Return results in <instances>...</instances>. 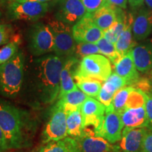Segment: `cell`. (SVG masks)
<instances>
[{"instance_id": "1", "label": "cell", "mask_w": 152, "mask_h": 152, "mask_svg": "<svg viewBox=\"0 0 152 152\" xmlns=\"http://www.w3.org/2000/svg\"><path fill=\"white\" fill-rule=\"evenodd\" d=\"M65 58L56 54H46L32 61L24 81L35 103L48 105L58 99L61 73Z\"/></svg>"}, {"instance_id": "2", "label": "cell", "mask_w": 152, "mask_h": 152, "mask_svg": "<svg viewBox=\"0 0 152 152\" xmlns=\"http://www.w3.org/2000/svg\"><path fill=\"white\" fill-rule=\"evenodd\" d=\"M0 128L9 149H19L31 144L35 125L27 112L0 99Z\"/></svg>"}, {"instance_id": "3", "label": "cell", "mask_w": 152, "mask_h": 152, "mask_svg": "<svg viewBox=\"0 0 152 152\" xmlns=\"http://www.w3.org/2000/svg\"><path fill=\"white\" fill-rule=\"evenodd\" d=\"M25 57L18 51L10 60L0 65V94L13 98L18 94L24 81Z\"/></svg>"}, {"instance_id": "4", "label": "cell", "mask_w": 152, "mask_h": 152, "mask_svg": "<svg viewBox=\"0 0 152 152\" xmlns=\"http://www.w3.org/2000/svg\"><path fill=\"white\" fill-rule=\"evenodd\" d=\"M112 73L111 61L104 55L91 54L83 57L73 74L74 80L89 78L104 82Z\"/></svg>"}, {"instance_id": "5", "label": "cell", "mask_w": 152, "mask_h": 152, "mask_svg": "<svg viewBox=\"0 0 152 152\" xmlns=\"http://www.w3.org/2000/svg\"><path fill=\"white\" fill-rule=\"evenodd\" d=\"M28 47L35 56H42L54 52V37L47 25L36 23L28 30Z\"/></svg>"}, {"instance_id": "6", "label": "cell", "mask_w": 152, "mask_h": 152, "mask_svg": "<svg viewBox=\"0 0 152 152\" xmlns=\"http://www.w3.org/2000/svg\"><path fill=\"white\" fill-rule=\"evenodd\" d=\"M54 37V52L61 57L73 54L76 41L73 35V27L60 20H51L47 24Z\"/></svg>"}, {"instance_id": "7", "label": "cell", "mask_w": 152, "mask_h": 152, "mask_svg": "<svg viewBox=\"0 0 152 152\" xmlns=\"http://www.w3.org/2000/svg\"><path fill=\"white\" fill-rule=\"evenodd\" d=\"M47 2L11 1L7 7V17L10 20L36 21L45 16L49 10Z\"/></svg>"}, {"instance_id": "8", "label": "cell", "mask_w": 152, "mask_h": 152, "mask_svg": "<svg viewBox=\"0 0 152 152\" xmlns=\"http://www.w3.org/2000/svg\"><path fill=\"white\" fill-rule=\"evenodd\" d=\"M67 114L58 103L55 104L42 133L44 144L58 141L68 136L67 131Z\"/></svg>"}, {"instance_id": "9", "label": "cell", "mask_w": 152, "mask_h": 152, "mask_svg": "<svg viewBox=\"0 0 152 152\" xmlns=\"http://www.w3.org/2000/svg\"><path fill=\"white\" fill-rule=\"evenodd\" d=\"M80 110L84 128H91L95 135L99 136L106 114V106L99 101L88 96Z\"/></svg>"}, {"instance_id": "10", "label": "cell", "mask_w": 152, "mask_h": 152, "mask_svg": "<svg viewBox=\"0 0 152 152\" xmlns=\"http://www.w3.org/2000/svg\"><path fill=\"white\" fill-rule=\"evenodd\" d=\"M87 14L80 0H57L55 4V18L70 26H74Z\"/></svg>"}, {"instance_id": "11", "label": "cell", "mask_w": 152, "mask_h": 152, "mask_svg": "<svg viewBox=\"0 0 152 152\" xmlns=\"http://www.w3.org/2000/svg\"><path fill=\"white\" fill-rule=\"evenodd\" d=\"M73 35L76 42L96 43L104 37V31L94 24L92 14L87 13L73 26Z\"/></svg>"}, {"instance_id": "12", "label": "cell", "mask_w": 152, "mask_h": 152, "mask_svg": "<svg viewBox=\"0 0 152 152\" xmlns=\"http://www.w3.org/2000/svg\"><path fill=\"white\" fill-rule=\"evenodd\" d=\"M147 130V128H125L123 130L121 140L114 144L113 152H142Z\"/></svg>"}, {"instance_id": "13", "label": "cell", "mask_w": 152, "mask_h": 152, "mask_svg": "<svg viewBox=\"0 0 152 152\" xmlns=\"http://www.w3.org/2000/svg\"><path fill=\"white\" fill-rule=\"evenodd\" d=\"M80 152H113L114 144L105 139L95 135L92 129H84L83 134L75 138Z\"/></svg>"}, {"instance_id": "14", "label": "cell", "mask_w": 152, "mask_h": 152, "mask_svg": "<svg viewBox=\"0 0 152 152\" xmlns=\"http://www.w3.org/2000/svg\"><path fill=\"white\" fill-rule=\"evenodd\" d=\"M123 127L124 124L121 113L114 111H106L99 137H102L111 144H114L122 138Z\"/></svg>"}, {"instance_id": "15", "label": "cell", "mask_w": 152, "mask_h": 152, "mask_svg": "<svg viewBox=\"0 0 152 152\" xmlns=\"http://www.w3.org/2000/svg\"><path fill=\"white\" fill-rule=\"evenodd\" d=\"M133 15V38L135 41L143 40L152 31V9L142 7Z\"/></svg>"}, {"instance_id": "16", "label": "cell", "mask_w": 152, "mask_h": 152, "mask_svg": "<svg viewBox=\"0 0 152 152\" xmlns=\"http://www.w3.org/2000/svg\"><path fill=\"white\" fill-rule=\"evenodd\" d=\"M79 62L78 59L72 56L66 57L61 73L60 91L58 99L67 93L78 88L74 81L75 80L73 74L78 66Z\"/></svg>"}, {"instance_id": "17", "label": "cell", "mask_w": 152, "mask_h": 152, "mask_svg": "<svg viewBox=\"0 0 152 152\" xmlns=\"http://www.w3.org/2000/svg\"><path fill=\"white\" fill-rule=\"evenodd\" d=\"M137 70L145 73L152 70V40L136 45L130 50Z\"/></svg>"}, {"instance_id": "18", "label": "cell", "mask_w": 152, "mask_h": 152, "mask_svg": "<svg viewBox=\"0 0 152 152\" xmlns=\"http://www.w3.org/2000/svg\"><path fill=\"white\" fill-rule=\"evenodd\" d=\"M114 71L126 81L127 86L133 87L141 77L133 61L130 51L114 64Z\"/></svg>"}, {"instance_id": "19", "label": "cell", "mask_w": 152, "mask_h": 152, "mask_svg": "<svg viewBox=\"0 0 152 152\" xmlns=\"http://www.w3.org/2000/svg\"><path fill=\"white\" fill-rule=\"evenodd\" d=\"M121 118L125 128H147L149 125L145 106L144 107L125 109L121 113Z\"/></svg>"}, {"instance_id": "20", "label": "cell", "mask_w": 152, "mask_h": 152, "mask_svg": "<svg viewBox=\"0 0 152 152\" xmlns=\"http://www.w3.org/2000/svg\"><path fill=\"white\" fill-rule=\"evenodd\" d=\"M133 19H134V15L129 13L127 17V22L125 29L120 36L116 43L115 44L117 52L121 57L128 54L137 45L132 35Z\"/></svg>"}, {"instance_id": "21", "label": "cell", "mask_w": 152, "mask_h": 152, "mask_svg": "<svg viewBox=\"0 0 152 152\" xmlns=\"http://www.w3.org/2000/svg\"><path fill=\"white\" fill-rule=\"evenodd\" d=\"M92 17L94 24L104 32L111 28L117 20L115 7L109 4L92 13Z\"/></svg>"}, {"instance_id": "22", "label": "cell", "mask_w": 152, "mask_h": 152, "mask_svg": "<svg viewBox=\"0 0 152 152\" xmlns=\"http://www.w3.org/2000/svg\"><path fill=\"white\" fill-rule=\"evenodd\" d=\"M88 97L79 88L67 93L57 100V103L63 108L66 114L81 109V106Z\"/></svg>"}, {"instance_id": "23", "label": "cell", "mask_w": 152, "mask_h": 152, "mask_svg": "<svg viewBox=\"0 0 152 152\" xmlns=\"http://www.w3.org/2000/svg\"><path fill=\"white\" fill-rule=\"evenodd\" d=\"M115 10L117 16L116 21L111 28L104 32V37L113 44L116 43L124 30L128 17V15L125 14L124 11H123V9L115 7Z\"/></svg>"}, {"instance_id": "24", "label": "cell", "mask_w": 152, "mask_h": 152, "mask_svg": "<svg viewBox=\"0 0 152 152\" xmlns=\"http://www.w3.org/2000/svg\"><path fill=\"white\" fill-rule=\"evenodd\" d=\"M38 152H80V151L75 139L67 137L58 141L47 143Z\"/></svg>"}, {"instance_id": "25", "label": "cell", "mask_w": 152, "mask_h": 152, "mask_svg": "<svg viewBox=\"0 0 152 152\" xmlns=\"http://www.w3.org/2000/svg\"><path fill=\"white\" fill-rule=\"evenodd\" d=\"M66 123L68 135L73 138H77L83 134L85 128L80 109L68 113Z\"/></svg>"}, {"instance_id": "26", "label": "cell", "mask_w": 152, "mask_h": 152, "mask_svg": "<svg viewBox=\"0 0 152 152\" xmlns=\"http://www.w3.org/2000/svg\"><path fill=\"white\" fill-rule=\"evenodd\" d=\"M77 87L88 96L96 98L102 87V82L89 78L76 79Z\"/></svg>"}, {"instance_id": "27", "label": "cell", "mask_w": 152, "mask_h": 152, "mask_svg": "<svg viewBox=\"0 0 152 152\" xmlns=\"http://www.w3.org/2000/svg\"><path fill=\"white\" fill-rule=\"evenodd\" d=\"M96 44L99 49L100 54L107 57L112 64H115L121 57L117 52L115 44L107 40L104 37L101 38Z\"/></svg>"}, {"instance_id": "28", "label": "cell", "mask_w": 152, "mask_h": 152, "mask_svg": "<svg viewBox=\"0 0 152 152\" xmlns=\"http://www.w3.org/2000/svg\"><path fill=\"white\" fill-rule=\"evenodd\" d=\"M134 87L132 86H125L115 92L112 102V110L121 113L125 109L129 94Z\"/></svg>"}, {"instance_id": "29", "label": "cell", "mask_w": 152, "mask_h": 152, "mask_svg": "<svg viewBox=\"0 0 152 152\" xmlns=\"http://www.w3.org/2000/svg\"><path fill=\"white\" fill-rule=\"evenodd\" d=\"M125 86H127L126 81L114 72L111 73L109 78L104 82L102 88L109 94L115 95V92Z\"/></svg>"}, {"instance_id": "30", "label": "cell", "mask_w": 152, "mask_h": 152, "mask_svg": "<svg viewBox=\"0 0 152 152\" xmlns=\"http://www.w3.org/2000/svg\"><path fill=\"white\" fill-rule=\"evenodd\" d=\"M99 53H100L99 49L96 43L77 42L71 56L80 61L83 57L91 54H99Z\"/></svg>"}, {"instance_id": "31", "label": "cell", "mask_w": 152, "mask_h": 152, "mask_svg": "<svg viewBox=\"0 0 152 152\" xmlns=\"http://www.w3.org/2000/svg\"><path fill=\"white\" fill-rule=\"evenodd\" d=\"M147 100V94L138 88H134L129 94L125 109L144 107Z\"/></svg>"}, {"instance_id": "32", "label": "cell", "mask_w": 152, "mask_h": 152, "mask_svg": "<svg viewBox=\"0 0 152 152\" xmlns=\"http://www.w3.org/2000/svg\"><path fill=\"white\" fill-rule=\"evenodd\" d=\"M20 39H14L0 49V65L7 62L18 52Z\"/></svg>"}, {"instance_id": "33", "label": "cell", "mask_w": 152, "mask_h": 152, "mask_svg": "<svg viewBox=\"0 0 152 152\" xmlns=\"http://www.w3.org/2000/svg\"><path fill=\"white\" fill-rule=\"evenodd\" d=\"M18 39L20 38L18 36L15 35L14 29L10 24L0 23V46Z\"/></svg>"}, {"instance_id": "34", "label": "cell", "mask_w": 152, "mask_h": 152, "mask_svg": "<svg viewBox=\"0 0 152 152\" xmlns=\"http://www.w3.org/2000/svg\"><path fill=\"white\" fill-rule=\"evenodd\" d=\"M87 13H94L107 4V0H80Z\"/></svg>"}, {"instance_id": "35", "label": "cell", "mask_w": 152, "mask_h": 152, "mask_svg": "<svg viewBox=\"0 0 152 152\" xmlns=\"http://www.w3.org/2000/svg\"><path fill=\"white\" fill-rule=\"evenodd\" d=\"M144 136L142 152H152V127L148 126Z\"/></svg>"}, {"instance_id": "36", "label": "cell", "mask_w": 152, "mask_h": 152, "mask_svg": "<svg viewBox=\"0 0 152 152\" xmlns=\"http://www.w3.org/2000/svg\"><path fill=\"white\" fill-rule=\"evenodd\" d=\"M145 109L149 121V126L152 127V93L147 94V100L146 102Z\"/></svg>"}, {"instance_id": "37", "label": "cell", "mask_w": 152, "mask_h": 152, "mask_svg": "<svg viewBox=\"0 0 152 152\" xmlns=\"http://www.w3.org/2000/svg\"><path fill=\"white\" fill-rule=\"evenodd\" d=\"M128 0H107V4L113 7H117L121 9H126Z\"/></svg>"}, {"instance_id": "38", "label": "cell", "mask_w": 152, "mask_h": 152, "mask_svg": "<svg viewBox=\"0 0 152 152\" xmlns=\"http://www.w3.org/2000/svg\"><path fill=\"white\" fill-rule=\"evenodd\" d=\"M9 150L4 134L0 128V152H6Z\"/></svg>"}, {"instance_id": "39", "label": "cell", "mask_w": 152, "mask_h": 152, "mask_svg": "<svg viewBox=\"0 0 152 152\" xmlns=\"http://www.w3.org/2000/svg\"><path fill=\"white\" fill-rule=\"evenodd\" d=\"M144 0H129V4L133 11H137L140 7H143Z\"/></svg>"}, {"instance_id": "40", "label": "cell", "mask_w": 152, "mask_h": 152, "mask_svg": "<svg viewBox=\"0 0 152 152\" xmlns=\"http://www.w3.org/2000/svg\"><path fill=\"white\" fill-rule=\"evenodd\" d=\"M50 0H11V1H18V2H24V1H37V2H47ZM10 1V2H11Z\"/></svg>"}, {"instance_id": "41", "label": "cell", "mask_w": 152, "mask_h": 152, "mask_svg": "<svg viewBox=\"0 0 152 152\" xmlns=\"http://www.w3.org/2000/svg\"><path fill=\"white\" fill-rule=\"evenodd\" d=\"M144 3L148 8L152 9V0H144Z\"/></svg>"}, {"instance_id": "42", "label": "cell", "mask_w": 152, "mask_h": 152, "mask_svg": "<svg viewBox=\"0 0 152 152\" xmlns=\"http://www.w3.org/2000/svg\"><path fill=\"white\" fill-rule=\"evenodd\" d=\"M149 79L150 86H151V92L150 93H152V75L149 77Z\"/></svg>"}, {"instance_id": "43", "label": "cell", "mask_w": 152, "mask_h": 152, "mask_svg": "<svg viewBox=\"0 0 152 152\" xmlns=\"http://www.w3.org/2000/svg\"><path fill=\"white\" fill-rule=\"evenodd\" d=\"M1 16H2V13H1V10H0V19H1Z\"/></svg>"}, {"instance_id": "44", "label": "cell", "mask_w": 152, "mask_h": 152, "mask_svg": "<svg viewBox=\"0 0 152 152\" xmlns=\"http://www.w3.org/2000/svg\"><path fill=\"white\" fill-rule=\"evenodd\" d=\"M149 75H152V70H151V71H150V73H149Z\"/></svg>"}, {"instance_id": "45", "label": "cell", "mask_w": 152, "mask_h": 152, "mask_svg": "<svg viewBox=\"0 0 152 152\" xmlns=\"http://www.w3.org/2000/svg\"><path fill=\"white\" fill-rule=\"evenodd\" d=\"M9 1H11V0H9Z\"/></svg>"}]
</instances>
